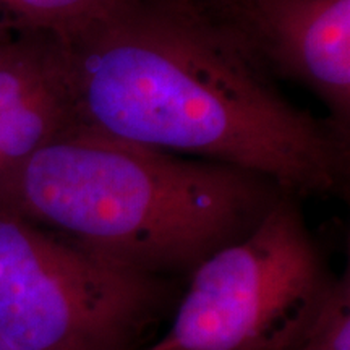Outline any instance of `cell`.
<instances>
[{"mask_svg": "<svg viewBox=\"0 0 350 350\" xmlns=\"http://www.w3.org/2000/svg\"><path fill=\"white\" fill-rule=\"evenodd\" d=\"M54 41L78 126L248 170L299 200L347 187L349 137L292 104L213 13L119 0Z\"/></svg>", "mask_w": 350, "mask_h": 350, "instance_id": "6da1fadb", "label": "cell"}, {"mask_svg": "<svg viewBox=\"0 0 350 350\" xmlns=\"http://www.w3.org/2000/svg\"><path fill=\"white\" fill-rule=\"evenodd\" d=\"M284 191L232 165L72 126L0 174V208L137 273L190 274Z\"/></svg>", "mask_w": 350, "mask_h": 350, "instance_id": "7a4b0ae2", "label": "cell"}, {"mask_svg": "<svg viewBox=\"0 0 350 350\" xmlns=\"http://www.w3.org/2000/svg\"><path fill=\"white\" fill-rule=\"evenodd\" d=\"M188 275L169 329L144 350H292L334 278L287 193Z\"/></svg>", "mask_w": 350, "mask_h": 350, "instance_id": "3957f363", "label": "cell"}, {"mask_svg": "<svg viewBox=\"0 0 350 350\" xmlns=\"http://www.w3.org/2000/svg\"><path fill=\"white\" fill-rule=\"evenodd\" d=\"M167 281L0 208V339L13 350H137L169 304Z\"/></svg>", "mask_w": 350, "mask_h": 350, "instance_id": "277c9868", "label": "cell"}, {"mask_svg": "<svg viewBox=\"0 0 350 350\" xmlns=\"http://www.w3.org/2000/svg\"><path fill=\"white\" fill-rule=\"evenodd\" d=\"M216 16L271 75L312 91L349 137L350 0H247Z\"/></svg>", "mask_w": 350, "mask_h": 350, "instance_id": "5b68a950", "label": "cell"}, {"mask_svg": "<svg viewBox=\"0 0 350 350\" xmlns=\"http://www.w3.org/2000/svg\"><path fill=\"white\" fill-rule=\"evenodd\" d=\"M72 126L54 36L18 34L0 62V174Z\"/></svg>", "mask_w": 350, "mask_h": 350, "instance_id": "8992f818", "label": "cell"}, {"mask_svg": "<svg viewBox=\"0 0 350 350\" xmlns=\"http://www.w3.org/2000/svg\"><path fill=\"white\" fill-rule=\"evenodd\" d=\"M119 0H0V31L52 36L81 28Z\"/></svg>", "mask_w": 350, "mask_h": 350, "instance_id": "52a82bcc", "label": "cell"}, {"mask_svg": "<svg viewBox=\"0 0 350 350\" xmlns=\"http://www.w3.org/2000/svg\"><path fill=\"white\" fill-rule=\"evenodd\" d=\"M292 350H350L349 273L331 279L312 321Z\"/></svg>", "mask_w": 350, "mask_h": 350, "instance_id": "ba28073f", "label": "cell"}, {"mask_svg": "<svg viewBox=\"0 0 350 350\" xmlns=\"http://www.w3.org/2000/svg\"><path fill=\"white\" fill-rule=\"evenodd\" d=\"M175 2L185 3V5H191L195 8H201V10L213 13V15H222V13L239 7L240 3L247 2V0H175Z\"/></svg>", "mask_w": 350, "mask_h": 350, "instance_id": "9c48e42d", "label": "cell"}, {"mask_svg": "<svg viewBox=\"0 0 350 350\" xmlns=\"http://www.w3.org/2000/svg\"><path fill=\"white\" fill-rule=\"evenodd\" d=\"M18 36L16 33H7V31H0V62L5 57V54L10 49V46L15 41V38Z\"/></svg>", "mask_w": 350, "mask_h": 350, "instance_id": "30bf717a", "label": "cell"}, {"mask_svg": "<svg viewBox=\"0 0 350 350\" xmlns=\"http://www.w3.org/2000/svg\"><path fill=\"white\" fill-rule=\"evenodd\" d=\"M0 350H13V349L10 347V345H7L5 342H3L2 339H0Z\"/></svg>", "mask_w": 350, "mask_h": 350, "instance_id": "8fae6325", "label": "cell"}]
</instances>
